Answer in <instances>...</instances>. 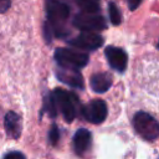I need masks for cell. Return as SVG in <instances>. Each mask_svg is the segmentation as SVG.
I'll return each instance as SVG.
<instances>
[{
    "mask_svg": "<svg viewBox=\"0 0 159 159\" xmlns=\"http://www.w3.org/2000/svg\"><path fill=\"white\" fill-rule=\"evenodd\" d=\"M46 21L43 22V37L51 42L52 36L65 39L68 34L70 5L66 0H46Z\"/></svg>",
    "mask_w": 159,
    "mask_h": 159,
    "instance_id": "1",
    "label": "cell"
},
{
    "mask_svg": "<svg viewBox=\"0 0 159 159\" xmlns=\"http://www.w3.org/2000/svg\"><path fill=\"white\" fill-rule=\"evenodd\" d=\"M133 127L135 132L145 140H155L159 138V120L152 114L139 111L133 117Z\"/></svg>",
    "mask_w": 159,
    "mask_h": 159,
    "instance_id": "2",
    "label": "cell"
},
{
    "mask_svg": "<svg viewBox=\"0 0 159 159\" xmlns=\"http://www.w3.org/2000/svg\"><path fill=\"white\" fill-rule=\"evenodd\" d=\"M53 58L56 60L60 67H66L72 70H80L84 67L89 60L88 55L84 51L66 48V47H58L53 53Z\"/></svg>",
    "mask_w": 159,
    "mask_h": 159,
    "instance_id": "3",
    "label": "cell"
},
{
    "mask_svg": "<svg viewBox=\"0 0 159 159\" xmlns=\"http://www.w3.org/2000/svg\"><path fill=\"white\" fill-rule=\"evenodd\" d=\"M51 93L55 99L56 107L61 111L65 120L68 123L72 122L77 116V104H78L77 96L62 88H56Z\"/></svg>",
    "mask_w": 159,
    "mask_h": 159,
    "instance_id": "4",
    "label": "cell"
},
{
    "mask_svg": "<svg viewBox=\"0 0 159 159\" xmlns=\"http://www.w3.org/2000/svg\"><path fill=\"white\" fill-rule=\"evenodd\" d=\"M73 25L87 32H94L107 29V22L103 16L98 14H87V12H80L76 14L73 17Z\"/></svg>",
    "mask_w": 159,
    "mask_h": 159,
    "instance_id": "5",
    "label": "cell"
},
{
    "mask_svg": "<svg viewBox=\"0 0 159 159\" xmlns=\"http://www.w3.org/2000/svg\"><path fill=\"white\" fill-rule=\"evenodd\" d=\"M107 114H108V108H107V103L103 99H93L82 108L83 118L93 124H99L104 122Z\"/></svg>",
    "mask_w": 159,
    "mask_h": 159,
    "instance_id": "6",
    "label": "cell"
},
{
    "mask_svg": "<svg viewBox=\"0 0 159 159\" xmlns=\"http://www.w3.org/2000/svg\"><path fill=\"white\" fill-rule=\"evenodd\" d=\"M67 42L70 45L75 46L76 48L89 50L91 51V50H97L103 45V37L99 34H96V32L82 31L75 39L67 40Z\"/></svg>",
    "mask_w": 159,
    "mask_h": 159,
    "instance_id": "7",
    "label": "cell"
},
{
    "mask_svg": "<svg viewBox=\"0 0 159 159\" xmlns=\"http://www.w3.org/2000/svg\"><path fill=\"white\" fill-rule=\"evenodd\" d=\"M104 55L109 66L114 71L119 73H123L125 71L128 65V55L124 48L117 46H107L104 48Z\"/></svg>",
    "mask_w": 159,
    "mask_h": 159,
    "instance_id": "8",
    "label": "cell"
},
{
    "mask_svg": "<svg viewBox=\"0 0 159 159\" xmlns=\"http://www.w3.org/2000/svg\"><path fill=\"white\" fill-rule=\"evenodd\" d=\"M55 75L58 81H61L62 83H65L72 88H77V89L84 88L83 77L78 70H72V68H66V67L58 66L55 71Z\"/></svg>",
    "mask_w": 159,
    "mask_h": 159,
    "instance_id": "9",
    "label": "cell"
},
{
    "mask_svg": "<svg viewBox=\"0 0 159 159\" xmlns=\"http://www.w3.org/2000/svg\"><path fill=\"white\" fill-rule=\"evenodd\" d=\"M4 127H5V130H6V134L12 138V139H17L20 135H21V132H22V120H21V117L10 111L5 114L4 117Z\"/></svg>",
    "mask_w": 159,
    "mask_h": 159,
    "instance_id": "10",
    "label": "cell"
},
{
    "mask_svg": "<svg viewBox=\"0 0 159 159\" xmlns=\"http://www.w3.org/2000/svg\"><path fill=\"white\" fill-rule=\"evenodd\" d=\"M72 143H73V150L76 152V154L77 155H83L91 148V144H92V134H91V132L88 129L80 128L75 133Z\"/></svg>",
    "mask_w": 159,
    "mask_h": 159,
    "instance_id": "11",
    "label": "cell"
},
{
    "mask_svg": "<svg viewBox=\"0 0 159 159\" xmlns=\"http://www.w3.org/2000/svg\"><path fill=\"white\" fill-rule=\"evenodd\" d=\"M113 83L112 76L107 72H99V73H94L92 75L91 80H89V84L92 91L97 92V93H104L107 92Z\"/></svg>",
    "mask_w": 159,
    "mask_h": 159,
    "instance_id": "12",
    "label": "cell"
},
{
    "mask_svg": "<svg viewBox=\"0 0 159 159\" xmlns=\"http://www.w3.org/2000/svg\"><path fill=\"white\" fill-rule=\"evenodd\" d=\"M76 4L83 12L87 14H97L99 11V1L98 0H76Z\"/></svg>",
    "mask_w": 159,
    "mask_h": 159,
    "instance_id": "13",
    "label": "cell"
},
{
    "mask_svg": "<svg viewBox=\"0 0 159 159\" xmlns=\"http://www.w3.org/2000/svg\"><path fill=\"white\" fill-rule=\"evenodd\" d=\"M43 111L51 118H56V116H57V107H56L55 99L52 97V93H47L43 97Z\"/></svg>",
    "mask_w": 159,
    "mask_h": 159,
    "instance_id": "14",
    "label": "cell"
},
{
    "mask_svg": "<svg viewBox=\"0 0 159 159\" xmlns=\"http://www.w3.org/2000/svg\"><path fill=\"white\" fill-rule=\"evenodd\" d=\"M108 14H109V20H111V22L113 24V25H119L120 24V21H122V16H120V12H119V10H118V6L113 2V1H111L109 4H108Z\"/></svg>",
    "mask_w": 159,
    "mask_h": 159,
    "instance_id": "15",
    "label": "cell"
},
{
    "mask_svg": "<svg viewBox=\"0 0 159 159\" xmlns=\"http://www.w3.org/2000/svg\"><path fill=\"white\" fill-rule=\"evenodd\" d=\"M48 139H50V143L52 145H56L60 140V129L56 124H52L50 132H48Z\"/></svg>",
    "mask_w": 159,
    "mask_h": 159,
    "instance_id": "16",
    "label": "cell"
},
{
    "mask_svg": "<svg viewBox=\"0 0 159 159\" xmlns=\"http://www.w3.org/2000/svg\"><path fill=\"white\" fill-rule=\"evenodd\" d=\"M4 159H26V158L21 152L15 150V152H9L7 154H5Z\"/></svg>",
    "mask_w": 159,
    "mask_h": 159,
    "instance_id": "17",
    "label": "cell"
},
{
    "mask_svg": "<svg viewBox=\"0 0 159 159\" xmlns=\"http://www.w3.org/2000/svg\"><path fill=\"white\" fill-rule=\"evenodd\" d=\"M11 6V0H0V14H5Z\"/></svg>",
    "mask_w": 159,
    "mask_h": 159,
    "instance_id": "18",
    "label": "cell"
},
{
    "mask_svg": "<svg viewBox=\"0 0 159 159\" xmlns=\"http://www.w3.org/2000/svg\"><path fill=\"white\" fill-rule=\"evenodd\" d=\"M127 2H128V7H129V10L134 11V10L140 5L142 0H127Z\"/></svg>",
    "mask_w": 159,
    "mask_h": 159,
    "instance_id": "19",
    "label": "cell"
},
{
    "mask_svg": "<svg viewBox=\"0 0 159 159\" xmlns=\"http://www.w3.org/2000/svg\"><path fill=\"white\" fill-rule=\"evenodd\" d=\"M158 48H159V42H158Z\"/></svg>",
    "mask_w": 159,
    "mask_h": 159,
    "instance_id": "20",
    "label": "cell"
}]
</instances>
